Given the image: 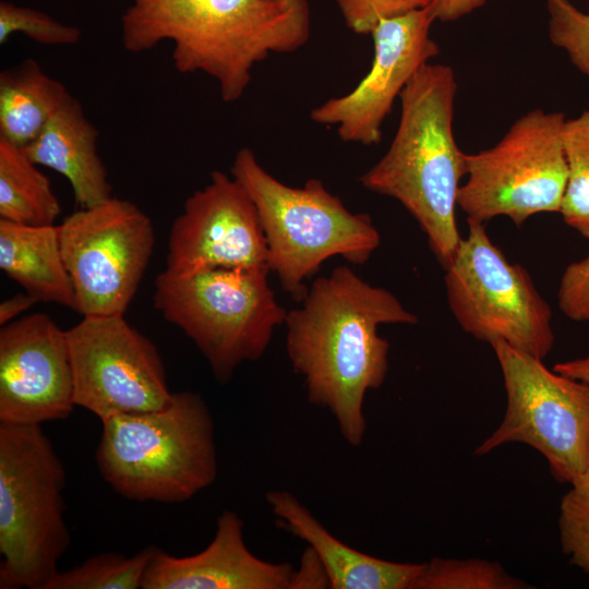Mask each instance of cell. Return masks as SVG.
I'll list each match as a JSON object with an SVG mask.
<instances>
[{"label":"cell","mask_w":589,"mask_h":589,"mask_svg":"<svg viewBox=\"0 0 589 589\" xmlns=\"http://www.w3.org/2000/svg\"><path fill=\"white\" fill-rule=\"evenodd\" d=\"M266 502L283 527L306 542L333 589H414L422 564L396 563L360 552L334 537L290 492L269 491Z\"/></svg>","instance_id":"17"},{"label":"cell","mask_w":589,"mask_h":589,"mask_svg":"<svg viewBox=\"0 0 589 589\" xmlns=\"http://www.w3.org/2000/svg\"><path fill=\"white\" fill-rule=\"evenodd\" d=\"M268 268H214L191 275L166 269L155 279L154 306L179 327L226 384L269 346L287 312L268 284Z\"/></svg>","instance_id":"7"},{"label":"cell","mask_w":589,"mask_h":589,"mask_svg":"<svg viewBox=\"0 0 589 589\" xmlns=\"http://www.w3.org/2000/svg\"><path fill=\"white\" fill-rule=\"evenodd\" d=\"M75 407L65 330L43 313L0 329V423L67 419Z\"/></svg>","instance_id":"15"},{"label":"cell","mask_w":589,"mask_h":589,"mask_svg":"<svg viewBox=\"0 0 589 589\" xmlns=\"http://www.w3.org/2000/svg\"><path fill=\"white\" fill-rule=\"evenodd\" d=\"M301 302L284 323L288 358L304 378L309 402L327 409L345 441L359 446L365 394L382 386L388 370L389 342L377 327L416 324L418 317L346 265L316 278Z\"/></svg>","instance_id":"1"},{"label":"cell","mask_w":589,"mask_h":589,"mask_svg":"<svg viewBox=\"0 0 589 589\" xmlns=\"http://www.w3.org/2000/svg\"><path fill=\"white\" fill-rule=\"evenodd\" d=\"M456 93L450 65H422L400 94L399 122L389 147L359 178L364 189L395 199L410 213L444 267L461 239L456 206L465 153L453 129Z\"/></svg>","instance_id":"3"},{"label":"cell","mask_w":589,"mask_h":589,"mask_svg":"<svg viewBox=\"0 0 589 589\" xmlns=\"http://www.w3.org/2000/svg\"><path fill=\"white\" fill-rule=\"evenodd\" d=\"M57 226L74 311L82 316L124 314L153 254L149 217L134 203L111 196Z\"/></svg>","instance_id":"11"},{"label":"cell","mask_w":589,"mask_h":589,"mask_svg":"<svg viewBox=\"0 0 589 589\" xmlns=\"http://www.w3.org/2000/svg\"><path fill=\"white\" fill-rule=\"evenodd\" d=\"M214 268H268L256 207L242 185L219 170L187 197L173 220L165 269L191 275Z\"/></svg>","instance_id":"14"},{"label":"cell","mask_w":589,"mask_h":589,"mask_svg":"<svg viewBox=\"0 0 589 589\" xmlns=\"http://www.w3.org/2000/svg\"><path fill=\"white\" fill-rule=\"evenodd\" d=\"M467 221L468 233L444 267L455 320L478 340L504 341L543 360L554 345L549 303L527 269L492 242L484 225Z\"/></svg>","instance_id":"9"},{"label":"cell","mask_w":589,"mask_h":589,"mask_svg":"<svg viewBox=\"0 0 589 589\" xmlns=\"http://www.w3.org/2000/svg\"><path fill=\"white\" fill-rule=\"evenodd\" d=\"M486 0H433L429 7L435 21L455 22L485 4Z\"/></svg>","instance_id":"31"},{"label":"cell","mask_w":589,"mask_h":589,"mask_svg":"<svg viewBox=\"0 0 589 589\" xmlns=\"http://www.w3.org/2000/svg\"><path fill=\"white\" fill-rule=\"evenodd\" d=\"M67 471L40 424L0 423V588L45 589L71 536Z\"/></svg>","instance_id":"6"},{"label":"cell","mask_w":589,"mask_h":589,"mask_svg":"<svg viewBox=\"0 0 589 589\" xmlns=\"http://www.w3.org/2000/svg\"><path fill=\"white\" fill-rule=\"evenodd\" d=\"M16 33L50 46L74 45L82 35L79 27L63 24L43 11L1 1L0 44H5Z\"/></svg>","instance_id":"26"},{"label":"cell","mask_w":589,"mask_h":589,"mask_svg":"<svg viewBox=\"0 0 589 589\" xmlns=\"http://www.w3.org/2000/svg\"><path fill=\"white\" fill-rule=\"evenodd\" d=\"M96 449L103 479L124 498L180 503L215 482V428L203 397L177 392L164 408L104 419Z\"/></svg>","instance_id":"4"},{"label":"cell","mask_w":589,"mask_h":589,"mask_svg":"<svg viewBox=\"0 0 589 589\" xmlns=\"http://www.w3.org/2000/svg\"><path fill=\"white\" fill-rule=\"evenodd\" d=\"M311 24L308 0H131L121 16V41L133 53L171 41L179 73L211 76L223 101L233 103L255 64L302 48Z\"/></svg>","instance_id":"2"},{"label":"cell","mask_w":589,"mask_h":589,"mask_svg":"<svg viewBox=\"0 0 589 589\" xmlns=\"http://www.w3.org/2000/svg\"><path fill=\"white\" fill-rule=\"evenodd\" d=\"M563 143L567 182L560 214L567 226L589 240V109L565 120Z\"/></svg>","instance_id":"23"},{"label":"cell","mask_w":589,"mask_h":589,"mask_svg":"<svg viewBox=\"0 0 589 589\" xmlns=\"http://www.w3.org/2000/svg\"><path fill=\"white\" fill-rule=\"evenodd\" d=\"M65 335L75 406L101 421L157 410L171 401L156 346L124 314L83 316Z\"/></svg>","instance_id":"12"},{"label":"cell","mask_w":589,"mask_h":589,"mask_svg":"<svg viewBox=\"0 0 589 589\" xmlns=\"http://www.w3.org/2000/svg\"><path fill=\"white\" fill-rule=\"evenodd\" d=\"M497 563L485 560L434 557L423 563L414 589H521L529 588Z\"/></svg>","instance_id":"24"},{"label":"cell","mask_w":589,"mask_h":589,"mask_svg":"<svg viewBox=\"0 0 589 589\" xmlns=\"http://www.w3.org/2000/svg\"><path fill=\"white\" fill-rule=\"evenodd\" d=\"M67 87L31 58L0 73V137L25 147L59 108Z\"/></svg>","instance_id":"20"},{"label":"cell","mask_w":589,"mask_h":589,"mask_svg":"<svg viewBox=\"0 0 589 589\" xmlns=\"http://www.w3.org/2000/svg\"><path fill=\"white\" fill-rule=\"evenodd\" d=\"M565 116L537 108L527 111L493 146L465 153L458 206L467 219L484 224L508 217L516 226L540 213H560L567 161Z\"/></svg>","instance_id":"8"},{"label":"cell","mask_w":589,"mask_h":589,"mask_svg":"<svg viewBox=\"0 0 589 589\" xmlns=\"http://www.w3.org/2000/svg\"><path fill=\"white\" fill-rule=\"evenodd\" d=\"M99 133L70 93L24 149L38 166L62 175L76 204L91 207L111 197L112 187L97 152Z\"/></svg>","instance_id":"18"},{"label":"cell","mask_w":589,"mask_h":589,"mask_svg":"<svg viewBox=\"0 0 589 589\" xmlns=\"http://www.w3.org/2000/svg\"><path fill=\"white\" fill-rule=\"evenodd\" d=\"M553 370L589 384V354L555 363Z\"/></svg>","instance_id":"33"},{"label":"cell","mask_w":589,"mask_h":589,"mask_svg":"<svg viewBox=\"0 0 589 589\" xmlns=\"http://www.w3.org/2000/svg\"><path fill=\"white\" fill-rule=\"evenodd\" d=\"M154 545L132 556L108 552L92 556L68 570H58L45 589H139L142 588Z\"/></svg>","instance_id":"22"},{"label":"cell","mask_w":589,"mask_h":589,"mask_svg":"<svg viewBox=\"0 0 589 589\" xmlns=\"http://www.w3.org/2000/svg\"><path fill=\"white\" fill-rule=\"evenodd\" d=\"M557 302L568 318L589 323V255L570 263L564 269Z\"/></svg>","instance_id":"29"},{"label":"cell","mask_w":589,"mask_h":589,"mask_svg":"<svg viewBox=\"0 0 589 589\" xmlns=\"http://www.w3.org/2000/svg\"><path fill=\"white\" fill-rule=\"evenodd\" d=\"M570 485L560 506L561 544L570 563L589 573V465Z\"/></svg>","instance_id":"25"},{"label":"cell","mask_w":589,"mask_h":589,"mask_svg":"<svg viewBox=\"0 0 589 589\" xmlns=\"http://www.w3.org/2000/svg\"><path fill=\"white\" fill-rule=\"evenodd\" d=\"M37 302V299L26 291L2 301L0 303V325L3 326L14 321L19 314L27 311Z\"/></svg>","instance_id":"32"},{"label":"cell","mask_w":589,"mask_h":589,"mask_svg":"<svg viewBox=\"0 0 589 589\" xmlns=\"http://www.w3.org/2000/svg\"><path fill=\"white\" fill-rule=\"evenodd\" d=\"M433 0H336L346 26L358 35H370L384 20L429 8Z\"/></svg>","instance_id":"28"},{"label":"cell","mask_w":589,"mask_h":589,"mask_svg":"<svg viewBox=\"0 0 589 589\" xmlns=\"http://www.w3.org/2000/svg\"><path fill=\"white\" fill-rule=\"evenodd\" d=\"M548 34L589 82V13L569 0H545Z\"/></svg>","instance_id":"27"},{"label":"cell","mask_w":589,"mask_h":589,"mask_svg":"<svg viewBox=\"0 0 589 589\" xmlns=\"http://www.w3.org/2000/svg\"><path fill=\"white\" fill-rule=\"evenodd\" d=\"M61 205L49 178L24 147L0 137V219L19 225H55Z\"/></svg>","instance_id":"21"},{"label":"cell","mask_w":589,"mask_h":589,"mask_svg":"<svg viewBox=\"0 0 589 589\" xmlns=\"http://www.w3.org/2000/svg\"><path fill=\"white\" fill-rule=\"evenodd\" d=\"M230 173L256 207L269 272L298 302L306 294L305 280L326 260L339 255L363 264L381 243L371 217L350 212L320 179L287 185L265 170L249 147L238 151Z\"/></svg>","instance_id":"5"},{"label":"cell","mask_w":589,"mask_h":589,"mask_svg":"<svg viewBox=\"0 0 589 589\" xmlns=\"http://www.w3.org/2000/svg\"><path fill=\"white\" fill-rule=\"evenodd\" d=\"M330 588L328 575L311 548L300 558V565L293 572L290 589Z\"/></svg>","instance_id":"30"},{"label":"cell","mask_w":589,"mask_h":589,"mask_svg":"<svg viewBox=\"0 0 589 589\" xmlns=\"http://www.w3.org/2000/svg\"><path fill=\"white\" fill-rule=\"evenodd\" d=\"M491 346L507 407L500 426L474 454L524 443L544 456L556 481L572 484L589 465V384L551 371L541 359L504 341Z\"/></svg>","instance_id":"10"},{"label":"cell","mask_w":589,"mask_h":589,"mask_svg":"<svg viewBox=\"0 0 589 589\" xmlns=\"http://www.w3.org/2000/svg\"><path fill=\"white\" fill-rule=\"evenodd\" d=\"M0 268L38 302L75 310L57 225L27 226L0 219Z\"/></svg>","instance_id":"19"},{"label":"cell","mask_w":589,"mask_h":589,"mask_svg":"<svg viewBox=\"0 0 589 589\" xmlns=\"http://www.w3.org/2000/svg\"><path fill=\"white\" fill-rule=\"evenodd\" d=\"M434 22L430 8L380 22L370 34L374 55L369 72L349 93L314 107L311 121L335 127L344 142L380 144L396 99L417 71L440 53L431 37Z\"/></svg>","instance_id":"13"},{"label":"cell","mask_w":589,"mask_h":589,"mask_svg":"<svg viewBox=\"0 0 589 589\" xmlns=\"http://www.w3.org/2000/svg\"><path fill=\"white\" fill-rule=\"evenodd\" d=\"M243 528L238 514L224 510L203 551L178 557L155 546L142 589H290L294 568L254 555Z\"/></svg>","instance_id":"16"}]
</instances>
